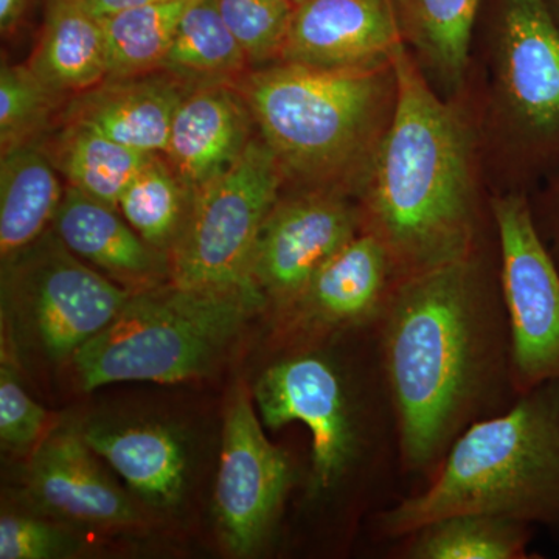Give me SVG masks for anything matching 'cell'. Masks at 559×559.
I'll use <instances>...</instances> for the list:
<instances>
[{
  "instance_id": "obj_1",
  "label": "cell",
  "mask_w": 559,
  "mask_h": 559,
  "mask_svg": "<svg viewBox=\"0 0 559 559\" xmlns=\"http://www.w3.org/2000/svg\"><path fill=\"white\" fill-rule=\"evenodd\" d=\"M378 326L401 459L411 471L436 473L460 433L491 417L506 389L516 395L498 257L485 245L401 280Z\"/></svg>"
},
{
  "instance_id": "obj_2",
  "label": "cell",
  "mask_w": 559,
  "mask_h": 559,
  "mask_svg": "<svg viewBox=\"0 0 559 559\" xmlns=\"http://www.w3.org/2000/svg\"><path fill=\"white\" fill-rule=\"evenodd\" d=\"M393 62L399 103L358 202L404 280L476 253L492 219L468 105L441 97L404 44Z\"/></svg>"
},
{
  "instance_id": "obj_3",
  "label": "cell",
  "mask_w": 559,
  "mask_h": 559,
  "mask_svg": "<svg viewBox=\"0 0 559 559\" xmlns=\"http://www.w3.org/2000/svg\"><path fill=\"white\" fill-rule=\"evenodd\" d=\"M491 194H532L559 170V24L544 0H484L465 86Z\"/></svg>"
},
{
  "instance_id": "obj_4",
  "label": "cell",
  "mask_w": 559,
  "mask_h": 559,
  "mask_svg": "<svg viewBox=\"0 0 559 559\" xmlns=\"http://www.w3.org/2000/svg\"><path fill=\"white\" fill-rule=\"evenodd\" d=\"M234 83L278 162L283 189L341 191L358 200L395 116L393 60L367 69L271 62Z\"/></svg>"
},
{
  "instance_id": "obj_5",
  "label": "cell",
  "mask_w": 559,
  "mask_h": 559,
  "mask_svg": "<svg viewBox=\"0 0 559 559\" xmlns=\"http://www.w3.org/2000/svg\"><path fill=\"white\" fill-rule=\"evenodd\" d=\"M425 491L381 516L390 538L462 513L543 524L559 533V381L473 423L451 444Z\"/></svg>"
},
{
  "instance_id": "obj_6",
  "label": "cell",
  "mask_w": 559,
  "mask_h": 559,
  "mask_svg": "<svg viewBox=\"0 0 559 559\" xmlns=\"http://www.w3.org/2000/svg\"><path fill=\"white\" fill-rule=\"evenodd\" d=\"M266 304L255 290L191 289L171 282L132 293L119 316L73 355L81 388L201 377Z\"/></svg>"
},
{
  "instance_id": "obj_7",
  "label": "cell",
  "mask_w": 559,
  "mask_h": 559,
  "mask_svg": "<svg viewBox=\"0 0 559 559\" xmlns=\"http://www.w3.org/2000/svg\"><path fill=\"white\" fill-rule=\"evenodd\" d=\"M283 187L278 162L257 132L240 159L193 191L189 218L170 250V282L260 293L252 280L253 252Z\"/></svg>"
},
{
  "instance_id": "obj_8",
  "label": "cell",
  "mask_w": 559,
  "mask_h": 559,
  "mask_svg": "<svg viewBox=\"0 0 559 559\" xmlns=\"http://www.w3.org/2000/svg\"><path fill=\"white\" fill-rule=\"evenodd\" d=\"M516 395L559 381V270L528 194L489 197Z\"/></svg>"
},
{
  "instance_id": "obj_9",
  "label": "cell",
  "mask_w": 559,
  "mask_h": 559,
  "mask_svg": "<svg viewBox=\"0 0 559 559\" xmlns=\"http://www.w3.org/2000/svg\"><path fill=\"white\" fill-rule=\"evenodd\" d=\"M253 400L261 423L278 430L301 423L312 439V485L318 495L340 487L362 455L364 428L340 367L314 352L297 353L261 373Z\"/></svg>"
},
{
  "instance_id": "obj_10",
  "label": "cell",
  "mask_w": 559,
  "mask_h": 559,
  "mask_svg": "<svg viewBox=\"0 0 559 559\" xmlns=\"http://www.w3.org/2000/svg\"><path fill=\"white\" fill-rule=\"evenodd\" d=\"M5 263L11 288L55 360L73 358L119 316L132 294L70 252L53 230Z\"/></svg>"
},
{
  "instance_id": "obj_11",
  "label": "cell",
  "mask_w": 559,
  "mask_h": 559,
  "mask_svg": "<svg viewBox=\"0 0 559 559\" xmlns=\"http://www.w3.org/2000/svg\"><path fill=\"white\" fill-rule=\"evenodd\" d=\"M356 198L333 190L283 189L264 221L252 280L266 301L286 310L316 272L362 231Z\"/></svg>"
},
{
  "instance_id": "obj_12",
  "label": "cell",
  "mask_w": 559,
  "mask_h": 559,
  "mask_svg": "<svg viewBox=\"0 0 559 559\" xmlns=\"http://www.w3.org/2000/svg\"><path fill=\"white\" fill-rule=\"evenodd\" d=\"M293 484L288 455L263 432L248 390H235L224 419L215 513L230 554L249 557L266 543Z\"/></svg>"
},
{
  "instance_id": "obj_13",
  "label": "cell",
  "mask_w": 559,
  "mask_h": 559,
  "mask_svg": "<svg viewBox=\"0 0 559 559\" xmlns=\"http://www.w3.org/2000/svg\"><path fill=\"white\" fill-rule=\"evenodd\" d=\"M401 280L384 245L362 230L322 264L282 312L289 329L301 333L378 325Z\"/></svg>"
},
{
  "instance_id": "obj_14",
  "label": "cell",
  "mask_w": 559,
  "mask_h": 559,
  "mask_svg": "<svg viewBox=\"0 0 559 559\" xmlns=\"http://www.w3.org/2000/svg\"><path fill=\"white\" fill-rule=\"evenodd\" d=\"M403 43L392 0H301L278 61L316 69H367Z\"/></svg>"
},
{
  "instance_id": "obj_15",
  "label": "cell",
  "mask_w": 559,
  "mask_h": 559,
  "mask_svg": "<svg viewBox=\"0 0 559 559\" xmlns=\"http://www.w3.org/2000/svg\"><path fill=\"white\" fill-rule=\"evenodd\" d=\"M194 84L165 70L106 79L70 97L58 116L140 153L165 154L176 110Z\"/></svg>"
},
{
  "instance_id": "obj_16",
  "label": "cell",
  "mask_w": 559,
  "mask_h": 559,
  "mask_svg": "<svg viewBox=\"0 0 559 559\" xmlns=\"http://www.w3.org/2000/svg\"><path fill=\"white\" fill-rule=\"evenodd\" d=\"M83 430H55L33 452L27 489L33 502L62 520L131 525L139 511L103 471Z\"/></svg>"
},
{
  "instance_id": "obj_17",
  "label": "cell",
  "mask_w": 559,
  "mask_h": 559,
  "mask_svg": "<svg viewBox=\"0 0 559 559\" xmlns=\"http://www.w3.org/2000/svg\"><path fill=\"white\" fill-rule=\"evenodd\" d=\"M257 132L249 105L235 83H197L176 110L164 156L194 191L240 159Z\"/></svg>"
},
{
  "instance_id": "obj_18",
  "label": "cell",
  "mask_w": 559,
  "mask_h": 559,
  "mask_svg": "<svg viewBox=\"0 0 559 559\" xmlns=\"http://www.w3.org/2000/svg\"><path fill=\"white\" fill-rule=\"evenodd\" d=\"M51 230L70 252L110 277L146 285L162 271L160 250L132 229L119 210L68 187Z\"/></svg>"
},
{
  "instance_id": "obj_19",
  "label": "cell",
  "mask_w": 559,
  "mask_h": 559,
  "mask_svg": "<svg viewBox=\"0 0 559 559\" xmlns=\"http://www.w3.org/2000/svg\"><path fill=\"white\" fill-rule=\"evenodd\" d=\"M404 46L443 98L465 86L484 0H392Z\"/></svg>"
},
{
  "instance_id": "obj_20",
  "label": "cell",
  "mask_w": 559,
  "mask_h": 559,
  "mask_svg": "<svg viewBox=\"0 0 559 559\" xmlns=\"http://www.w3.org/2000/svg\"><path fill=\"white\" fill-rule=\"evenodd\" d=\"M28 66L64 102L97 86L108 79L100 17L84 0H47L43 32Z\"/></svg>"
},
{
  "instance_id": "obj_21",
  "label": "cell",
  "mask_w": 559,
  "mask_h": 559,
  "mask_svg": "<svg viewBox=\"0 0 559 559\" xmlns=\"http://www.w3.org/2000/svg\"><path fill=\"white\" fill-rule=\"evenodd\" d=\"M84 440L120 474L128 487L156 509H170L186 487L187 454L182 441L162 426L83 430Z\"/></svg>"
},
{
  "instance_id": "obj_22",
  "label": "cell",
  "mask_w": 559,
  "mask_h": 559,
  "mask_svg": "<svg viewBox=\"0 0 559 559\" xmlns=\"http://www.w3.org/2000/svg\"><path fill=\"white\" fill-rule=\"evenodd\" d=\"M66 190L36 142L0 154V255L3 263L31 248L53 224Z\"/></svg>"
},
{
  "instance_id": "obj_23",
  "label": "cell",
  "mask_w": 559,
  "mask_h": 559,
  "mask_svg": "<svg viewBox=\"0 0 559 559\" xmlns=\"http://www.w3.org/2000/svg\"><path fill=\"white\" fill-rule=\"evenodd\" d=\"M36 143L69 187L117 210L121 194L151 156L120 145L100 132L64 121Z\"/></svg>"
},
{
  "instance_id": "obj_24",
  "label": "cell",
  "mask_w": 559,
  "mask_h": 559,
  "mask_svg": "<svg viewBox=\"0 0 559 559\" xmlns=\"http://www.w3.org/2000/svg\"><path fill=\"white\" fill-rule=\"evenodd\" d=\"M250 69L215 0H200L187 11L159 66V70L191 83H234Z\"/></svg>"
},
{
  "instance_id": "obj_25",
  "label": "cell",
  "mask_w": 559,
  "mask_h": 559,
  "mask_svg": "<svg viewBox=\"0 0 559 559\" xmlns=\"http://www.w3.org/2000/svg\"><path fill=\"white\" fill-rule=\"evenodd\" d=\"M532 525L525 522L462 513L432 522L407 536V557L415 559L530 558Z\"/></svg>"
},
{
  "instance_id": "obj_26",
  "label": "cell",
  "mask_w": 559,
  "mask_h": 559,
  "mask_svg": "<svg viewBox=\"0 0 559 559\" xmlns=\"http://www.w3.org/2000/svg\"><path fill=\"white\" fill-rule=\"evenodd\" d=\"M200 0H154L100 17L108 50V79L159 70L187 11Z\"/></svg>"
},
{
  "instance_id": "obj_27",
  "label": "cell",
  "mask_w": 559,
  "mask_h": 559,
  "mask_svg": "<svg viewBox=\"0 0 559 559\" xmlns=\"http://www.w3.org/2000/svg\"><path fill=\"white\" fill-rule=\"evenodd\" d=\"M193 191L178 178L164 154H151L119 201L132 229L157 250H171L186 226Z\"/></svg>"
},
{
  "instance_id": "obj_28",
  "label": "cell",
  "mask_w": 559,
  "mask_h": 559,
  "mask_svg": "<svg viewBox=\"0 0 559 559\" xmlns=\"http://www.w3.org/2000/svg\"><path fill=\"white\" fill-rule=\"evenodd\" d=\"M51 92L28 64L0 69V153L36 142L50 130L58 106Z\"/></svg>"
},
{
  "instance_id": "obj_29",
  "label": "cell",
  "mask_w": 559,
  "mask_h": 559,
  "mask_svg": "<svg viewBox=\"0 0 559 559\" xmlns=\"http://www.w3.org/2000/svg\"><path fill=\"white\" fill-rule=\"evenodd\" d=\"M215 3L252 69L278 61L296 9L290 0H215Z\"/></svg>"
},
{
  "instance_id": "obj_30",
  "label": "cell",
  "mask_w": 559,
  "mask_h": 559,
  "mask_svg": "<svg viewBox=\"0 0 559 559\" xmlns=\"http://www.w3.org/2000/svg\"><path fill=\"white\" fill-rule=\"evenodd\" d=\"M47 412L27 395L13 370H0V441L5 450L27 452L43 437Z\"/></svg>"
},
{
  "instance_id": "obj_31",
  "label": "cell",
  "mask_w": 559,
  "mask_h": 559,
  "mask_svg": "<svg viewBox=\"0 0 559 559\" xmlns=\"http://www.w3.org/2000/svg\"><path fill=\"white\" fill-rule=\"evenodd\" d=\"M73 540L61 530L35 518L2 514L0 518V558L50 559L68 557Z\"/></svg>"
},
{
  "instance_id": "obj_32",
  "label": "cell",
  "mask_w": 559,
  "mask_h": 559,
  "mask_svg": "<svg viewBox=\"0 0 559 559\" xmlns=\"http://www.w3.org/2000/svg\"><path fill=\"white\" fill-rule=\"evenodd\" d=\"M530 204L540 237L559 270V170L530 194Z\"/></svg>"
},
{
  "instance_id": "obj_33",
  "label": "cell",
  "mask_w": 559,
  "mask_h": 559,
  "mask_svg": "<svg viewBox=\"0 0 559 559\" xmlns=\"http://www.w3.org/2000/svg\"><path fill=\"white\" fill-rule=\"evenodd\" d=\"M84 2L95 16L105 17L112 13H119V11L145 5V3L154 2V0H84Z\"/></svg>"
},
{
  "instance_id": "obj_34",
  "label": "cell",
  "mask_w": 559,
  "mask_h": 559,
  "mask_svg": "<svg viewBox=\"0 0 559 559\" xmlns=\"http://www.w3.org/2000/svg\"><path fill=\"white\" fill-rule=\"evenodd\" d=\"M27 0H0V28L3 35L16 27L17 22L24 16Z\"/></svg>"
},
{
  "instance_id": "obj_35",
  "label": "cell",
  "mask_w": 559,
  "mask_h": 559,
  "mask_svg": "<svg viewBox=\"0 0 559 559\" xmlns=\"http://www.w3.org/2000/svg\"><path fill=\"white\" fill-rule=\"evenodd\" d=\"M544 2H546L547 9L550 10V13L554 14L555 20L559 24V0H544Z\"/></svg>"
},
{
  "instance_id": "obj_36",
  "label": "cell",
  "mask_w": 559,
  "mask_h": 559,
  "mask_svg": "<svg viewBox=\"0 0 559 559\" xmlns=\"http://www.w3.org/2000/svg\"><path fill=\"white\" fill-rule=\"evenodd\" d=\"M290 2H293V3H294V5H296V3L301 2V0H290Z\"/></svg>"
}]
</instances>
